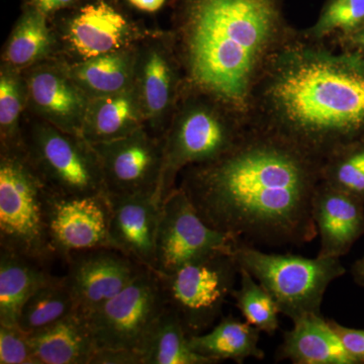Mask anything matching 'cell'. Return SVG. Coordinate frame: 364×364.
I'll return each instance as SVG.
<instances>
[{"instance_id":"obj_1","label":"cell","mask_w":364,"mask_h":364,"mask_svg":"<svg viewBox=\"0 0 364 364\" xmlns=\"http://www.w3.org/2000/svg\"><path fill=\"white\" fill-rule=\"evenodd\" d=\"M322 165L249 124L224 156L186 167L179 188L214 229L250 245L301 246L318 236L312 202Z\"/></svg>"},{"instance_id":"obj_2","label":"cell","mask_w":364,"mask_h":364,"mask_svg":"<svg viewBox=\"0 0 364 364\" xmlns=\"http://www.w3.org/2000/svg\"><path fill=\"white\" fill-rule=\"evenodd\" d=\"M324 42L296 30L268 62L247 112L251 127L321 162L364 138V59Z\"/></svg>"},{"instance_id":"obj_3","label":"cell","mask_w":364,"mask_h":364,"mask_svg":"<svg viewBox=\"0 0 364 364\" xmlns=\"http://www.w3.org/2000/svg\"><path fill=\"white\" fill-rule=\"evenodd\" d=\"M174 47L186 88L247 117L270 58L296 32L280 0H172Z\"/></svg>"},{"instance_id":"obj_4","label":"cell","mask_w":364,"mask_h":364,"mask_svg":"<svg viewBox=\"0 0 364 364\" xmlns=\"http://www.w3.org/2000/svg\"><path fill=\"white\" fill-rule=\"evenodd\" d=\"M249 128L245 114L215 97L184 90L163 136V168L157 191L160 202L176 188L186 167L219 159L233 149Z\"/></svg>"},{"instance_id":"obj_5","label":"cell","mask_w":364,"mask_h":364,"mask_svg":"<svg viewBox=\"0 0 364 364\" xmlns=\"http://www.w3.org/2000/svg\"><path fill=\"white\" fill-rule=\"evenodd\" d=\"M48 189L23 147L0 149V247L44 267L56 256L46 217Z\"/></svg>"},{"instance_id":"obj_6","label":"cell","mask_w":364,"mask_h":364,"mask_svg":"<svg viewBox=\"0 0 364 364\" xmlns=\"http://www.w3.org/2000/svg\"><path fill=\"white\" fill-rule=\"evenodd\" d=\"M239 268L247 270L277 301L280 314L298 320L321 314L326 291L346 273L340 258L267 253L240 240L233 250Z\"/></svg>"},{"instance_id":"obj_7","label":"cell","mask_w":364,"mask_h":364,"mask_svg":"<svg viewBox=\"0 0 364 364\" xmlns=\"http://www.w3.org/2000/svg\"><path fill=\"white\" fill-rule=\"evenodd\" d=\"M23 150L46 186L61 196L105 193L102 165L92 144L26 112Z\"/></svg>"},{"instance_id":"obj_8","label":"cell","mask_w":364,"mask_h":364,"mask_svg":"<svg viewBox=\"0 0 364 364\" xmlns=\"http://www.w3.org/2000/svg\"><path fill=\"white\" fill-rule=\"evenodd\" d=\"M167 308L179 318L189 337L203 334L223 317L239 267L233 252L191 261L168 274H158Z\"/></svg>"},{"instance_id":"obj_9","label":"cell","mask_w":364,"mask_h":364,"mask_svg":"<svg viewBox=\"0 0 364 364\" xmlns=\"http://www.w3.org/2000/svg\"><path fill=\"white\" fill-rule=\"evenodd\" d=\"M134 87L145 128L163 139L182 95L186 78L170 31L152 30L136 46Z\"/></svg>"},{"instance_id":"obj_10","label":"cell","mask_w":364,"mask_h":364,"mask_svg":"<svg viewBox=\"0 0 364 364\" xmlns=\"http://www.w3.org/2000/svg\"><path fill=\"white\" fill-rule=\"evenodd\" d=\"M165 309L159 277L154 270L143 267L130 284L87 318L98 348L139 351Z\"/></svg>"},{"instance_id":"obj_11","label":"cell","mask_w":364,"mask_h":364,"mask_svg":"<svg viewBox=\"0 0 364 364\" xmlns=\"http://www.w3.org/2000/svg\"><path fill=\"white\" fill-rule=\"evenodd\" d=\"M238 241L203 221L186 191L178 186L162 203L154 272L168 274L191 261L215 253L233 252Z\"/></svg>"},{"instance_id":"obj_12","label":"cell","mask_w":364,"mask_h":364,"mask_svg":"<svg viewBox=\"0 0 364 364\" xmlns=\"http://www.w3.org/2000/svg\"><path fill=\"white\" fill-rule=\"evenodd\" d=\"M53 28L58 40L57 58L68 63L133 47L152 31L136 25L107 0L78 7Z\"/></svg>"},{"instance_id":"obj_13","label":"cell","mask_w":364,"mask_h":364,"mask_svg":"<svg viewBox=\"0 0 364 364\" xmlns=\"http://www.w3.org/2000/svg\"><path fill=\"white\" fill-rule=\"evenodd\" d=\"M48 233L56 256L107 247L111 202L107 193L68 196L48 189L46 200Z\"/></svg>"},{"instance_id":"obj_14","label":"cell","mask_w":364,"mask_h":364,"mask_svg":"<svg viewBox=\"0 0 364 364\" xmlns=\"http://www.w3.org/2000/svg\"><path fill=\"white\" fill-rule=\"evenodd\" d=\"M92 146L100 158L107 195L155 193L157 196L163 168V139L143 128L124 138Z\"/></svg>"},{"instance_id":"obj_15","label":"cell","mask_w":364,"mask_h":364,"mask_svg":"<svg viewBox=\"0 0 364 364\" xmlns=\"http://www.w3.org/2000/svg\"><path fill=\"white\" fill-rule=\"evenodd\" d=\"M65 277L76 311L88 317L130 284L143 267L109 247L71 254Z\"/></svg>"},{"instance_id":"obj_16","label":"cell","mask_w":364,"mask_h":364,"mask_svg":"<svg viewBox=\"0 0 364 364\" xmlns=\"http://www.w3.org/2000/svg\"><path fill=\"white\" fill-rule=\"evenodd\" d=\"M28 114L60 130L80 135L90 98L67 70L64 60L54 58L23 72Z\"/></svg>"},{"instance_id":"obj_17","label":"cell","mask_w":364,"mask_h":364,"mask_svg":"<svg viewBox=\"0 0 364 364\" xmlns=\"http://www.w3.org/2000/svg\"><path fill=\"white\" fill-rule=\"evenodd\" d=\"M109 198L111 219L107 247L124 254L141 267L154 270L162 207L156 193L109 196Z\"/></svg>"},{"instance_id":"obj_18","label":"cell","mask_w":364,"mask_h":364,"mask_svg":"<svg viewBox=\"0 0 364 364\" xmlns=\"http://www.w3.org/2000/svg\"><path fill=\"white\" fill-rule=\"evenodd\" d=\"M312 215L320 257L341 258L364 236V203L322 181L314 195Z\"/></svg>"},{"instance_id":"obj_19","label":"cell","mask_w":364,"mask_h":364,"mask_svg":"<svg viewBox=\"0 0 364 364\" xmlns=\"http://www.w3.org/2000/svg\"><path fill=\"white\" fill-rule=\"evenodd\" d=\"M284 332L277 360L294 364H360L347 350L329 320L322 314H310L294 321Z\"/></svg>"},{"instance_id":"obj_20","label":"cell","mask_w":364,"mask_h":364,"mask_svg":"<svg viewBox=\"0 0 364 364\" xmlns=\"http://www.w3.org/2000/svg\"><path fill=\"white\" fill-rule=\"evenodd\" d=\"M38 364H90L98 348L88 318L74 311L28 334Z\"/></svg>"},{"instance_id":"obj_21","label":"cell","mask_w":364,"mask_h":364,"mask_svg":"<svg viewBox=\"0 0 364 364\" xmlns=\"http://www.w3.org/2000/svg\"><path fill=\"white\" fill-rule=\"evenodd\" d=\"M145 128L142 107L135 87L90 98L80 135L90 144L111 142Z\"/></svg>"},{"instance_id":"obj_22","label":"cell","mask_w":364,"mask_h":364,"mask_svg":"<svg viewBox=\"0 0 364 364\" xmlns=\"http://www.w3.org/2000/svg\"><path fill=\"white\" fill-rule=\"evenodd\" d=\"M57 57L58 40L50 18L26 6L2 48L0 65L23 72Z\"/></svg>"},{"instance_id":"obj_23","label":"cell","mask_w":364,"mask_h":364,"mask_svg":"<svg viewBox=\"0 0 364 364\" xmlns=\"http://www.w3.org/2000/svg\"><path fill=\"white\" fill-rule=\"evenodd\" d=\"M53 277L37 261L0 247V325L18 326L26 301Z\"/></svg>"},{"instance_id":"obj_24","label":"cell","mask_w":364,"mask_h":364,"mask_svg":"<svg viewBox=\"0 0 364 364\" xmlns=\"http://www.w3.org/2000/svg\"><path fill=\"white\" fill-rule=\"evenodd\" d=\"M260 330L246 321L228 315L203 334L189 337L191 349L213 363L232 360L242 363L248 358L263 359L264 351L258 346Z\"/></svg>"},{"instance_id":"obj_25","label":"cell","mask_w":364,"mask_h":364,"mask_svg":"<svg viewBox=\"0 0 364 364\" xmlns=\"http://www.w3.org/2000/svg\"><path fill=\"white\" fill-rule=\"evenodd\" d=\"M136 46L85 61H65L67 70L88 98L122 92L134 85Z\"/></svg>"},{"instance_id":"obj_26","label":"cell","mask_w":364,"mask_h":364,"mask_svg":"<svg viewBox=\"0 0 364 364\" xmlns=\"http://www.w3.org/2000/svg\"><path fill=\"white\" fill-rule=\"evenodd\" d=\"M144 364H214L191 349L189 336L173 311H163L139 348Z\"/></svg>"},{"instance_id":"obj_27","label":"cell","mask_w":364,"mask_h":364,"mask_svg":"<svg viewBox=\"0 0 364 364\" xmlns=\"http://www.w3.org/2000/svg\"><path fill=\"white\" fill-rule=\"evenodd\" d=\"M28 92L23 72L0 65V149L23 147V124Z\"/></svg>"},{"instance_id":"obj_28","label":"cell","mask_w":364,"mask_h":364,"mask_svg":"<svg viewBox=\"0 0 364 364\" xmlns=\"http://www.w3.org/2000/svg\"><path fill=\"white\" fill-rule=\"evenodd\" d=\"M76 311L65 277H53L26 301L21 309L18 326L23 331L33 333Z\"/></svg>"},{"instance_id":"obj_29","label":"cell","mask_w":364,"mask_h":364,"mask_svg":"<svg viewBox=\"0 0 364 364\" xmlns=\"http://www.w3.org/2000/svg\"><path fill=\"white\" fill-rule=\"evenodd\" d=\"M239 279L240 287L232 294L235 305L246 322L273 336L279 329L280 311L277 301L247 270L239 268Z\"/></svg>"},{"instance_id":"obj_30","label":"cell","mask_w":364,"mask_h":364,"mask_svg":"<svg viewBox=\"0 0 364 364\" xmlns=\"http://www.w3.org/2000/svg\"><path fill=\"white\" fill-rule=\"evenodd\" d=\"M321 181L364 203V138L330 155L323 162Z\"/></svg>"},{"instance_id":"obj_31","label":"cell","mask_w":364,"mask_h":364,"mask_svg":"<svg viewBox=\"0 0 364 364\" xmlns=\"http://www.w3.org/2000/svg\"><path fill=\"white\" fill-rule=\"evenodd\" d=\"M363 26L364 0H327L317 21L304 33L311 39L326 41L333 35L346 37Z\"/></svg>"},{"instance_id":"obj_32","label":"cell","mask_w":364,"mask_h":364,"mask_svg":"<svg viewBox=\"0 0 364 364\" xmlns=\"http://www.w3.org/2000/svg\"><path fill=\"white\" fill-rule=\"evenodd\" d=\"M0 364H38L28 334L18 326L0 325Z\"/></svg>"},{"instance_id":"obj_33","label":"cell","mask_w":364,"mask_h":364,"mask_svg":"<svg viewBox=\"0 0 364 364\" xmlns=\"http://www.w3.org/2000/svg\"><path fill=\"white\" fill-rule=\"evenodd\" d=\"M90 364H144L142 355L135 349L97 348Z\"/></svg>"},{"instance_id":"obj_34","label":"cell","mask_w":364,"mask_h":364,"mask_svg":"<svg viewBox=\"0 0 364 364\" xmlns=\"http://www.w3.org/2000/svg\"><path fill=\"white\" fill-rule=\"evenodd\" d=\"M329 322L347 350L358 359L359 363L364 364V329L346 327L334 320H329Z\"/></svg>"},{"instance_id":"obj_35","label":"cell","mask_w":364,"mask_h":364,"mask_svg":"<svg viewBox=\"0 0 364 364\" xmlns=\"http://www.w3.org/2000/svg\"><path fill=\"white\" fill-rule=\"evenodd\" d=\"M79 0H28V6L37 9L51 20L52 16L64 9H72Z\"/></svg>"},{"instance_id":"obj_36","label":"cell","mask_w":364,"mask_h":364,"mask_svg":"<svg viewBox=\"0 0 364 364\" xmlns=\"http://www.w3.org/2000/svg\"><path fill=\"white\" fill-rule=\"evenodd\" d=\"M131 6L145 13H155L165 4V0H127Z\"/></svg>"},{"instance_id":"obj_37","label":"cell","mask_w":364,"mask_h":364,"mask_svg":"<svg viewBox=\"0 0 364 364\" xmlns=\"http://www.w3.org/2000/svg\"><path fill=\"white\" fill-rule=\"evenodd\" d=\"M351 275L358 286L364 287V256L352 264Z\"/></svg>"},{"instance_id":"obj_38","label":"cell","mask_w":364,"mask_h":364,"mask_svg":"<svg viewBox=\"0 0 364 364\" xmlns=\"http://www.w3.org/2000/svg\"><path fill=\"white\" fill-rule=\"evenodd\" d=\"M346 42L350 43L351 45L355 46L358 48L359 51H361L364 54V26L358 32L351 33V35L346 36V37H342Z\"/></svg>"}]
</instances>
